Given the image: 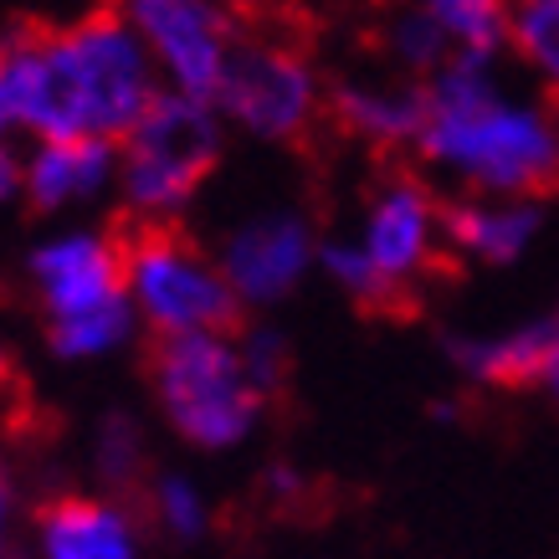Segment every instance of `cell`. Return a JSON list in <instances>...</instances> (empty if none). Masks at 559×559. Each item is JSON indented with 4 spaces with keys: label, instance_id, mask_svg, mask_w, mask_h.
I'll return each mask as SVG.
<instances>
[{
    "label": "cell",
    "instance_id": "cell-1",
    "mask_svg": "<svg viewBox=\"0 0 559 559\" xmlns=\"http://www.w3.org/2000/svg\"><path fill=\"white\" fill-rule=\"evenodd\" d=\"M159 93L154 57L114 5L0 41V144L11 134H36V144H123Z\"/></svg>",
    "mask_w": 559,
    "mask_h": 559
},
{
    "label": "cell",
    "instance_id": "cell-2",
    "mask_svg": "<svg viewBox=\"0 0 559 559\" xmlns=\"http://www.w3.org/2000/svg\"><path fill=\"white\" fill-rule=\"evenodd\" d=\"M416 154L462 190L544 201L559 190V108L513 98L492 78V62L457 57L426 83V134Z\"/></svg>",
    "mask_w": 559,
    "mask_h": 559
},
{
    "label": "cell",
    "instance_id": "cell-3",
    "mask_svg": "<svg viewBox=\"0 0 559 559\" xmlns=\"http://www.w3.org/2000/svg\"><path fill=\"white\" fill-rule=\"evenodd\" d=\"M150 380L170 426L205 452H226L252 437L262 401H267L252 385V374L241 365V344H231V334L154 340Z\"/></svg>",
    "mask_w": 559,
    "mask_h": 559
},
{
    "label": "cell",
    "instance_id": "cell-4",
    "mask_svg": "<svg viewBox=\"0 0 559 559\" xmlns=\"http://www.w3.org/2000/svg\"><path fill=\"white\" fill-rule=\"evenodd\" d=\"M221 165L216 103L165 87L119 144V186L139 221H170Z\"/></svg>",
    "mask_w": 559,
    "mask_h": 559
},
{
    "label": "cell",
    "instance_id": "cell-5",
    "mask_svg": "<svg viewBox=\"0 0 559 559\" xmlns=\"http://www.w3.org/2000/svg\"><path fill=\"white\" fill-rule=\"evenodd\" d=\"M123 267L139 319H150L159 340L237 329V293L226 288L221 267L195 241L175 231V221H134L123 231Z\"/></svg>",
    "mask_w": 559,
    "mask_h": 559
},
{
    "label": "cell",
    "instance_id": "cell-6",
    "mask_svg": "<svg viewBox=\"0 0 559 559\" xmlns=\"http://www.w3.org/2000/svg\"><path fill=\"white\" fill-rule=\"evenodd\" d=\"M323 83L313 62L288 41L272 36H241L231 51V68L221 78L216 114L247 129L252 139L272 144H298L323 114Z\"/></svg>",
    "mask_w": 559,
    "mask_h": 559
},
{
    "label": "cell",
    "instance_id": "cell-7",
    "mask_svg": "<svg viewBox=\"0 0 559 559\" xmlns=\"http://www.w3.org/2000/svg\"><path fill=\"white\" fill-rule=\"evenodd\" d=\"M114 11L134 26L165 87L216 103L231 51L241 47L237 11L226 0H114Z\"/></svg>",
    "mask_w": 559,
    "mask_h": 559
},
{
    "label": "cell",
    "instance_id": "cell-8",
    "mask_svg": "<svg viewBox=\"0 0 559 559\" xmlns=\"http://www.w3.org/2000/svg\"><path fill=\"white\" fill-rule=\"evenodd\" d=\"M41 308L51 323L83 319L93 308H108L129 298V267H123V237H98V231H68L57 241H41L26 257Z\"/></svg>",
    "mask_w": 559,
    "mask_h": 559
},
{
    "label": "cell",
    "instance_id": "cell-9",
    "mask_svg": "<svg viewBox=\"0 0 559 559\" xmlns=\"http://www.w3.org/2000/svg\"><path fill=\"white\" fill-rule=\"evenodd\" d=\"M359 247L395 288H411L447 252L441 247V201L416 175L380 180L370 195V211H365V241Z\"/></svg>",
    "mask_w": 559,
    "mask_h": 559
},
{
    "label": "cell",
    "instance_id": "cell-10",
    "mask_svg": "<svg viewBox=\"0 0 559 559\" xmlns=\"http://www.w3.org/2000/svg\"><path fill=\"white\" fill-rule=\"evenodd\" d=\"M313 257H319L313 226L293 211H272V216H257L252 226H241L237 237L221 247L216 267L241 308H272L304 283Z\"/></svg>",
    "mask_w": 559,
    "mask_h": 559
},
{
    "label": "cell",
    "instance_id": "cell-11",
    "mask_svg": "<svg viewBox=\"0 0 559 559\" xmlns=\"http://www.w3.org/2000/svg\"><path fill=\"white\" fill-rule=\"evenodd\" d=\"M539 231L544 201H477V195L441 201V247L467 262L509 267L534 247Z\"/></svg>",
    "mask_w": 559,
    "mask_h": 559
},
{
    "label": "cell",
    "instance_id": "cell-12",
    "mask_svg": "<svg viewBox=\"0 0 559 559\" xmlns=\"http://www.w3.org/2000/svg\"><path fill=\"white\" fill-rule=\"evenodd\" d=\"M323 114L370 150H416L426 134V83H334Z\"/></svg>",
    "mask_w": 559,
    "mask_h": 559
},
{
    "label": "cell",
    "instance_id": "cell-13",
    "mask_svg": "<svg viewBox=\"0 0 559 559\" xmlns=\"http://www.w3.org/2000/svg\"><path fill=\"white\" fill-rule=\"evenodd\" d=\"M555 340H559V308H549V313L519 323V329H503V334H447L441 349L467 380L513 390V385H539Z\"/></svg>",
    "mask_w": 559,
    "mask_h": 559
},
{
    "label": "cell",
    "instance_id": "cell-14",
    "mask_svg": "<svg viewBox=\"0 0 559 559\" xmlns=\"http://www.w3.org/2000/svg\"><path fill=\"white\" fill-rule=\"evenodd\" d=\"M119 175V144L108 139H68V144H36L26 159V201L32 211H68L93 201Z\"/></svg>",
    "mask_w": 559,
    "mask_h": 559
},
{
    "label": "cell",
    "instance_id": "cell-15",
    "mask_svg": "<svg viewBox=\"0 0 559 559\" xmlns=\"http://www.w3.org/2000/svg\"><path fill=\"white\" fill-rule=\"evenodd\" d=\"M41 549L47 559H134V528L119 509L93 498H62L41 513Z\"/></svg>",
    "mask_w": 559,
    "mask_h": 559
},
{
    "label": "cell",
    "instance_id": "cell-16",
    "mask_svg": "<svg viewBox=\"0 0 559 559\" xmlns=\"http://www.w3.org/2000/svg\"><path fill=\"white\" fill-rule=\"evenodd\" d=\"M441 32L452 36L457 57L473 62H498V51L513 36V0H411Z\"/></svg>",
    "mask_w": 559,
    "mask_h": 559
},
{
    "label": "cell",
    "instance_id": "cell-17",
    "mask_svg": "<svg viewBox=\"0 0 559 559\" xmlns=\"http://www.w3.org/2000/svg\"><path fill=\"white\" fill-rule=\"evenodd\" d=\"M319 267L323 277H334V288L349 298L365 313H406V288H395L385 272L374 267L365 247H349V241H319Z\"/></svg>",
    "mask_w": 559,
    "mask_h": 559
},
{
    "label": "cell",
    "instance_id": "cell-18",
    "mask_svg": "<svg viewBox=\"0 0 559 559\" xmlns=\"http://www.w3.org/2000/svg\"><path fill=\"white\" fill-rule=\"evenodd\" d=\"M385 47H390V62L401 72H416V78H437L457 62V47H452V36L441 32L437 21L426 16L421 5H406L401 16L385 26Z\"/></svg>",
    "mask_w": 559,
    "mask_h": 559
},
{
    "label": "cell",
    "instance_id": "cell-19",
    "mask_svg": "<svg viewBox=\"0 0 559 559\" xmlns=\"http://www.w3.org/2000/svg\"><path fill=\"white\" fill-rule=\"evenodd\" d=\"M134 323H139L134 298H119V304L83 313V319L47 323V340H51V355L57 359H93V355L119 349V344L134 334Z\"/></svg>",
    "mask_w": 559,
    "mask_h": 559
},
{
    "label": "cell",
    "instance_id": "cell-20",
    "mask_svg": "<svg viewBox=\"0 0 559 559\" xmlns=\"http://www.w3.org/2000/svg\"><path fill=\"white\" fill-rule=\"evenodd\" d=\"M509 47L539 72L559 108V0H513Z\"/></svg>",
    "mask_w": 559,
    "mask_h": 559
},
{
    "label": "cell",
    "instance_id": "cell-21",
    "mask_svg": "<svg viewBox=\"0 0 559 559\" xmlns=\"http://www.w3.org/2000/svg\"><path fill=\"white\" fill-rule=\"evenodd\" d=\"M154 513H159V524L170 528L175 539L190 544L205 534V503L186 477H159L154 483Z\"/></svg>",
    "mask_w": 559,
    "mask_h": 559
},
{
    "label": "cell",
    "instance_id": "cell-22",
    "mask_svg": "<svg viewBox=\"0 0 559 559\" xmlns=\"http://www.w3.org/2000/svg\"><path fill=\"white\" fill-rule=\"evenodd\" d=\"M241 365L252 374V385L262 395H272V390L283 385V374H288V344H283V334L277 329H247L241 334Z\"/></svg>",
    "mask_w": 559,
    "mask_h": 559
},
{
    "label": "cell",
    "instance_id": "cell-23",
    "mask_svg": "<svg viewBox=\"0 0 559 559\" xmlns=\"http://www.w3.org/2000/svg\"><path fill=\"white\" fill-rule=\"evenodd\" d=\"M103 467L114 477H129L139 467V431L129 416H114L103 426Z\"/></svg>",
    "mask_w": 559,
    "mask_h": 559
},
{
    "label": "cell",
    "instance_id": "cell-24",
    "mask_svg": "<svg viewBox=\"0 0 559 559\" xmlns=\"http://www.w3.org/2000/svg\"><path fill=\"white\" fill-rule=\"evenodd\" d=\"M21 190H26V165L11 154V144H0V205L21 195Z\"/></svg>",
    "mask_w": 559,
    "mask_h": 559
},
{
    "label": "cell",
    "instance_id": "cell-25",
    "mask_svg": "<svg viewBox=\"0 0 559 559\" xmlns=\"http://www.w3.org/2000/svg\"><path fill=\"white\" fill-rule=\"evenodd\" d=\"M226 5H231L237 16H272L283 0H226Z\"/></svg>",
    "mask_w": 559,
    "mask_h": 559
},
{
    "label": "cell",
    "instance_id": "cell-26",
    "mask_svg": "<svg viewBox=\"0 0 559 559\" xmlns=\"http://www.w3.org/2000/svg\"><path fill=\"white\" fill-rule=\"evenodd\" d=\"M539 385L559 401V340H555V349H549V365H544V380H539Z\"/></svg>",
    "mask_w": 559,
    "mask_h": 559
},
{
    "label": "cell",
    "instance_id": "cell-27",
    "mask_svg": "<svg viewBox=\"0 0 559 559\" xmlns=\"http://www.w3.org/2000/svg\"><path fill=\"white\" fill-rule=\"evenodd\" d=\"M5 370H11V359H5V349H0V380H5Z\"/></svg>",
    "mask_w": 559,
    "mask_h": 559
},
{
    "label": "cell",
    "instance_id": "cell-28",
    "mask_svg": "<svg viewBox=\"0 0 559 559\" xmlns=\"http://www.w3.org/2000/svg\"><path fill=\"white\" fill-rule=\"evenodd\" d=\"M0 528H5V488H0Z\"/></svg>",
    "mask_w": 559,
    "mask_h": 559
}]
</instances>
